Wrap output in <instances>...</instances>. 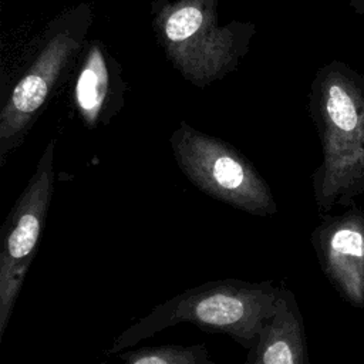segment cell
<instances>
[{"mask_svg":"<svg viewBox=\"0 0 364 364\" xmlns=\"http://www.w3.org/2000/svg\"><path fill=\"white\" fill-rule=\"evenodd\" d=\"M310 114L323 152L313 196L326 215L364 192V74L340 60L323 65L311 82Z\"/></svg>","mask_w":364,"mask_h":364,"instance_id":"1","label":"cell"},{"mask_svg":"<svg viewBox=\"0 0 364 364\" xmlns=\"http://www.w3.org/2000/svg\"><path fill=\"white\" fill-rule=\"evenodd\" d=\"M55 141L43 151L34 172L7 213L0 242V341L10 324L34 260L55 185Z\"/></svg>","mask_w":364,"mask_h":364,"instance_id":"5","label":"cell"},{"mask_svg":"<svg viewBox=\"0 0 364 364\" xmlns=\"http://www.w3.org/2000/svg\"><path fill=\"white\" fill-rule=\"evenodd\" d=\"M218 0H176L155 17L158 40L173 67L193 85L225 77L247 48L250 26H220Z\"/></svg>","mask_w":364,"mask_h":364,"instance_id":"3","label":"cell"},{"mask_svg":"<svg viewBox=\"0 0 364 364\" xmlns=\"http://www.w3.org/2000/svg\"><path fill=\"white\" fill-rule=\"evenodd\" d=\"M91 364V363H90ZM92 364H223L210 358L208 347L198 344H161L119 351ZM243 364H249L247 360Z\"/></svg>","mask_w":364,"mask_h":364,"instance_id":"10","label":"cell"},{"mask_svg":"<svg viewBox=\"0 0 364 364\" xmlns=\"http://www.w3.org/2000/svg\"><path fill=\"white\" fill-rule=\"evenodd\" d=\"M350 7L360 16H364V0H350Z\"/></svg>","mask_w":364,"mask_h":364,"instance_id":"11","label":"cell"},{"mask_svg":"<svg viewBox=\"0 0 364 364\" xmlns=\"http://www.w3.org/2000/svg\"><path fill=\"white\" fill-rule=\"evenodd\" d=\"M111 74L104 48L98 44L90 46L81 70L77 75L74 101L77 111L88 128L105 124L112 111L109 101Z\"/></svg>","mask_w":364,"mask_h":364,"instance_id":"9","label":"cell"},{"mask_svg":"<svg viewBox=\"0 0 364 364\" xmlns=\"http://www.w3.org/2000/svg\"><path fill=\"white\" fill-rule=\"evenodd\" d=\"M249 364H310L306 327L294 293L280 283L276 309L247 351Z\"/></svg>","mask_w":364,"mask_h":364,"instance_id":"8","label":"cell"},{"mask_svg":"<svg viewBox=\"0 0 364 364\" xmlns=\"http://www.w3.org/2000/svg\"><path fill=\"white\" fill-rule=\"evenodd\" d=\"M310 242L321 272L355 309L364 307V209L355 203L337 215L326 213Z\"/></svg>","mask_w":364,"mask_h":364,"instance_id":"7","label":"cell"},{"mask_svg":"<svg viewBox=\"0 0 364 364\" xmlns=\"http://www.w3.org/2000/svg\"><path fill=\"white\" fill-rule=\"evenodd\" d=\"M280 283L220 279L186 289L154 306L125 327L104 351L117 354L178 324L220 333L250 351L259 331L276 309Z\"/></svg>","mask_w":364,"mask_h":364,"instance_id":"2","label":"cell"},{"mask_svg":"<svg viewBox=\"0 0 364 364\" xmlns=\"http://www.w3.org/2000/svg\"><path fill=\"white\" fill-rule=\"evenodd\" d=\"M186 179L208 196L253 216H272L277 203L252 161L229 142L181 121L169 138Z\"/></svg>","mask_w":364,"mask_h":364,"instance_id":"4","label":"cell"},{"mask_svg":"<svg viewBox=\"0 0 364 364\" xmlns=\"http://www.w3.org/2000/svg\"><path fill=\"white\" fill-rule=\"evenodd\" d=\"M84 30L80 27L55 28L13 87L0 111V166L23 144L60 75L78 51Z\"/></svg>","mask_w":364,"mask_h":364,"instance_id":"6","label":"cell"}]
</instances>
